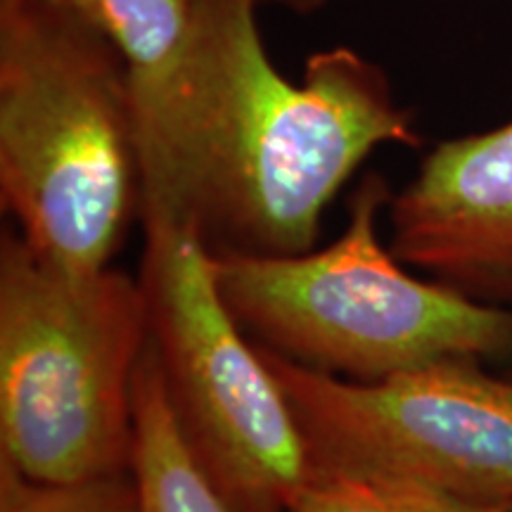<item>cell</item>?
Wrapping results in <instances>:
<instances>
[{
    "mask_svg": "<svg viewBox=\"0 0 512 512\" xmlns=\"http://www.w3.org/2000/svg\"><path fill=\"white\" fill-rule=\"evenodd\" d=\"M150 342L140 280L74 271L0 240V460L38 482L131 470L133 384Z\"/></svg>",
    "mask_w": 512,
    "mask_h": 512,
    "instance_id": "cell-4",
    "label": "cell"
},
{
    "mask_svg": "<svg viewBox=\"0 0 512 512\" xmlns=\"http://www.w3.org/2000/svg\"><path fill=\"white\" fill-rule=\"evenodd\" d=\"M387 211L396 259L512 309V121L439 143Z\"/></svg>",
    "mask_w": 512,
    "mask_h": 512,
    "instance_id": "cell-7",
    "label": "cell"
},
{
    "mask_svg": "<svg viewBox=\"0 0 512 512\" xmlns=\"http://www.w3.org/2000/svg\"><path fill=\"white\" fill-rule=\"evenodd\" d=\"M100 31L124 57L131 98L147 100L169 86L195 19L197 0H57Z\"/></svg>",
    "mask_w": 512,
    "mask_h": 512,
    "instance_id": "cell-9",
    "label": "cell"
},
{
    "mask_svg": "<svg viewBox=\"0 0 512 512\" xmlns=\"http://www.w3.org/2000/svg\"><path fill=\"white\" fill-rule=\"evenodd\" d=\"M392 192L358 183L344 233L304 254L211 252L228 311L273 354L354 382H380L444 358L512 354V309L415 278L380 238Z\"/></svg>",
    "mask_w": 512,
    "mask_h": 512,
    "instance_id": "cell-3",
    "label": "cell"
},
{
    "mask_svg": "<svg viewBox=\"0 0 512 512\" xmlns=\"http://www.w3.org/2000/svg\"><path fill=\"white\" fill-rule=\"evenodd\" d=\"M27 3H29V0H0V19L15 15V12L19 8H24Z\"/></svg>",
    "mask_w": 512,
    "mask_h": 512,
    "instance_id": "cell-13",
    "label": "cell"
},
{
    "mask_svg": "<svg viewBox=\"0 0 512 512\" xmlns=\"http://www.w3.org/2000/svg\"><path fill=\"white\" fill-rule=\"evenodd\" d=\"M259 0H197L174 79L133 102L140 221L188 223L211 252H311L328 204L380 145L418 147L387 74L339 46L280 74Z\"/></svg>",
    "mask_w": 512,
    "mask_h": 512,
    "instance_id": "cell-1",
    "label": "cell"
},
{
    "mask_svg": "<svg viewBox=\"0 0 512 512\" xmlns=\"http://www.w3.org/2000/svg\"><path fill=\"white\" fill-rule=\"evenodd\" d=\"M143 228L150 339L185 441L235 512H287L311 446L283 387L221 299L200 230Z\"/></svg>",
    "mask_w": 512,
    "mask_h": 512,
    "instance_id": "cell-5",
    "label": "cell"
},
{
    "mask_svg": "<svg viewBox=\"0 0 512 512\" xmlns=\"http://www.w3.org/2000/svg\"><path fill=\"white\" fill-rule=\"evenodd\" d=\"M311 456L375 467L512 512V380L482 358H444L380 382L302 368L256 344Z\"/></svg>",
    "mask_w": 512,
    "mask_h": 512,
    "instance_id": "cell-6",
    "label": "cell"
},
{
    "mask_svg": "<svg viewBox=\"0 0 512 512\" xmlns=\"http://www.w3.org/2000/svg\"><path fill=\"white\" fill-rule=\"evenodd\" d=\"M259 3L261 5H280V8L299 12V15H309V12L323 8L328 0H259Z\"/></svg>",
    "mask_w": 512,
    "mask_h": 512,
    "instance_id": "cell-12",
    "label": "cell"
},
{
    "mask_svg": "<svg viewBox=\"0 0 512 512\" xmlns=\"http://www.w3.org/2000/svg\"><path fill=\"white\" fill-rule=\"evenodd\" d=\"M131 475L138 512H235L178 427L152 339L133 384Z\"/></svg>",
    "mask_w": 512,
    "mask_h": 512,
    "instance_id": "cell-8",
    "label": "cell"
},
{
    "mask_svg": "<svg viewBox=\"0 0 512 512\" xmlns=\"http://www.w3.org/2000/svg\"><path fill=\"white\" fill-rule=\"evenodd\" d=\"M0 200L38 254L74 271L110 266L140 214L126 62L57 0L0 19Z\"/></svg>",
    "mask_w": 512,
    "mask_h": 512,
    "instance_id": "cell-2",
    "label": "cell"
},
{
    "mask_svg": "<svg viewBox=\"0 0 512 512\" xmlns=\"http://www.w3.org/2000/svg\"><path fill=\"white\" fill-rule=\"evenodd\" d=\"M287 512H503L394 475L337 460L313 458Z\"/></svg>",
    "mask_w": 512,
    "mask_h": 512,
    "instance_id": "cell-10",
    "label": "cell"
},
{
    "mask_svg": "<svg viewBox=\"0 0 512 512\" xmlns=\"http://www.w3.org/2000/svg\"><path fill=\"white\" fill-rule=\"evenodd\" d=\"M0 512H138L131 470L79 482H38L0 460Z\"/></svg>",
    "mask_w": 512,
    "mask_h": 512,
    "instance_id": "cell-11",
    "label": "cell"
}]
</instances>
